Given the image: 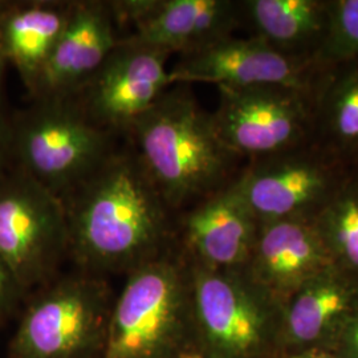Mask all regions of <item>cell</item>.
I'll return each mask as SVG.
<instances>
[{"instance_id":"cell-2","label":"cell","mask_w":358,"mask_h":358,"mask_svg":"<svg viewBox=\"0 0 358 358\" xmlns=\"http://www.w3.org/2000/svg\"><path fill=\"white\" fill-rule=\"evenodd\" d=\"M127 133L131 150L173 213L229 186L243 167L189 85L167 90Z\"/></svg>"},{"instance_id":"cell-17","label":"cell","mask_w":358,"mask_h":358,"mask_svg":"<svg viewBox=\"0 0 358 358\" xmlns=\"http://www.w3.org/2000/svg\"><path fill=\"white\" fill-rule=\"evenodd\" d=\"M250 36L276 51L321 63L329 35L328 0H241Z\"/></svg>"},{"instance_id":"cell-8","label":"cell","mask_w":358,"mask_h":358,"mask_svg":"<svg viewBox=\"0 0 358 358\" xmlns=\"http://www.w3.org/2000/svg\"><path fill=\"white\" fill-rule=\"evenodd\" d=\"M350 174V165L319 142L251 159L232 186L259 224L312 219Z\"/></svg>"},{"instance_id":"cell-12","label":"cell","mask_w":358,"mask_h":358,"mask_svg":"<svg viewBox=\"0 0 358 358\" xmlns=\"http://www.w3.org/2000/svg\"><path fill=\"white\" fill-rule=\"evenodd\" d=\"M118 27L128 40L157 50L187 55L243 27L241 0H118L112 1Z\"/></svg>"},{"instance_id":"cell-26","label":"cell","mask_w":358,"mask_h":358,"mask_svg":"<svg viewBox=\"0 0 358 358\" xmlns=\"http://www.w3.org/2000/svg\"><path fill=\"white\" fill-rule=\"evenodd\" d=\"M4 6H6V1H0V105H1V94H3V80H4V72L7 65V57H6L3 35H1V13L4 10Z\"/></svg>"},{"instance_id":"cell-28","label":"cell","mask_w":358,"mask_h":358,"mask_svg":"<svg viewBox=\"0 0 358 358\" xmlns=\"http://www.w3.org/2000/svg\"><path fill=\"white\" fill-rule=\"evenodd\" d=\"M350 171H352V176H353V178L356 179L358 185V157L350 164Z\"/></svg>"},{"instance_id":"cell-22","label":"cell","mask_w":358,"mask_h":358,"mask_svg":"<svg viewBox=\"0 0 358 358\" xmlns=\"http://www.w3.org/2000/svg\"><path fill=\"white\" fill-rule=\"evenodd\" d=\"M26 300L24 291L0 256V325L11 320Z\"/></svg>"},{"instance_id":"cell-5","label":"cell","mask_w":358,"mask_h":358,"mask_svg":"<svg viewBox=\"0 0 358 358\" xmlns=\"http://www.w3.org/2000/svg\"><path fill=\"white\" fill-rule=\"evenodd\" d=\"M187 262L195 345L213 358H268L280 345L282 304L243 269Z\"/></svg>"},{"instance_id":"cell-10","label":"cell","mask_w":358,"mask_h":358,"mask_svg":"<svg viewBox=\"0 0 358 358\" xmlns=\"http://www.w3.org/2000/svg\"><path fill=\"white\" fill-rule=\"evenodd\" d=\"M324 64L273 50L260 38H222L198 51L182 55L169 69L171 85L215 84L217 88L278 85L316 90Z\"/></svg>"},{"instance_id":"cell-21","label":"cell","mask_w":358,"mask_h":358,"mask_svg":"<svg viewBox=\"0 0 358 358\" xmlns=\"http://www.w3.org/2000/svg\"><path fill=\"white\" fill-rule=\"evenodd\" d=\"M329 1V35L321 64H358V0Z\"/></svg>"},{"instance_id":"cell-3","label":"cell","mask_w":358,"mask_h":358,"mask_svg":"<svg viewBox=\"0 0 358 358\" xmlns=\"http://www.w3.org/2000/svg\"><path fill=\"white\" fill-rule=\"evenodd\" d=\"M195 345L189 262L178 243L128 275L103 358H176Z\"/></svg>"},{"instance_id":"cell-19","label":"cell","mask_w":358,"mask_h":358,"mask_svg":"<svg viewBox=\"0 0 358 358\" xmlns=\"http://www.w3.org/2000/svg\"><path fill=\"white\" fill-rule=\"evenodd\" d=\"M315 141L349 165L358 157V64L324 65L316 92Z\"/></svg>"},{"instance_id":"cell-16","label":"cell","mask_w":358,"mask_h":358,"mask_svg":"<svg viewBox=\"0 0 358 358\" xmlns=\"http://www.w3.org/2000/svg\"><path fill=\"white\" fill-rule=\"evenodd\" d=\"M357 310L358 282L336 267L327 269L282 304L280 344L294 352L329 349Z\"/></svg>"},{"instance_id":"cell-9","label":"cell","mask_w":358,"mask_h":358,"mask_svg":"<svg viewBox=\"0 0 358 358\" xmlns=\"http://www.w3.org/2000/svg\"><path fill=\"white\" fill-rule=\"evenodd\" d=\"M217 90L213 112L217 134L244 162L315 141L317 90L260 85Z\"/></svg>"},{"instance_id":"cell-14","label":"cell","mask_w":358,"mask_h":358,"mask_svg":"<svg viewBox=\"0 0 358 358\" xmlns=\"http://www.w3.org/2000/svg\"><path fill=\"white\" fill-rule=\"evenodd\" d=\"M259 222L231 182L185 210L177 243L190 262L208 268L243 269L255 244Z\"/></svg>"},{"instance_id":"cell-11","label":"cell","mask_w":358,"mask_h":358,"mask_svg":"<svg viewBox=\"0 0 358 358\" xmlns=\"http://www.w3.org/2000/svg\"><path fill=\"white\" fill-rule=\"evenodd\" d=\"M169 56L149 45L120 40L71 100L100 128L127 131L171 85Z\"/></svg>"},{"instance_id":"cell-18","label":"cell","mask_w":358,"mask_h":358,"mask_svg":"<svg viewBox=\"0 0 358 358\" xmlns=\"http://www.w3.org/2000/svg\"><path fill=\"white\" fill-rule=\"evenodd\" d=\"M73 1H6L1 35L7 63L31 93L69 20Z\"/></svg>"},{"instance_id":"cell-1","label":"cell","mask_w":358,"mask_h":358,"mask_svg":"<svg viewBox=\"0 0 358 358\" xmlns=\"http://www.w3.org/2000/svg\"><path fill=\"white\" fill-rule=\"evenodd\" d=\"M62 201L68 257L83 272L129 275L177 244L174 213L131 149L115 150Z\"/></svg>"},{"instance_id":"cell-6","label":"cell","mask_w":358,"mask_h":358,"mask_svg":"<svg viewBox=\"0 0 358 358\" xmlns=\"http://www.w3.org/2000/svg\"><path fill=\"white\" fill-rule=\"evenodd\" d=\"M13 166L63 198L113 154L112 133L71 99L34 100L10 120Z\"/></svg>"},{"instance_id":"cell-23","label":"cell","mask_w":358,"mask_h":358,"mask_svg":"<svg viewBox=\"0 0 358 358\" xmlns=\"http://www.w3.org/2000/svg\"><path fill=\"white\" fill-rule=\"evenodd\" d=\"M340 358H358V310L346 321L328 349Z\"/></svg>"},{"instance_id":"cell-27","label":"cell","mask_w":358,"mask_h":358,"mask_svg":"<svg viewBox=\"0 0 358 358\" xmlns=\"http://www.w3.org/2000/svg\"><path fill=\"white\" fill-rule=\"evenodd\" d=\"M176 358H213L205 353L202 349H199L196 345L189 346L183 352H180Z\"/></svg>"},{"instance_id":"cell-25","label":"cell","mask_w":358,"mask_h":358,"mask_svg":"<svg viewBox=\"0 0 358 358\" xmlns=\"http://www.w3.org/2000/svg\"><path fill=\"white\" fill-rule=\"evenodd\" d=\"M287 358H340L337 357L333 352L322 348H313V349H306L300 352H294Z\"/></svg>"},{"instance_id":"cell-7","label":"cell","mask_w":358,"mask_h":358,"mask_svg":"<svg viewBox=\"0 0 358 358\" xmlns=\"http://www.w3.org/2000/svg\"><path fill=\"white\" fill-rule=\"evenodd\" d=\"M0 256L26 296L55 280L68 257L62 198L16 166L0 177Z\"/></svg>"},{"instance_id":"cell-13","label":"cell","mask_w":358,"mask_h":358,"mask_svg":"<svg viewBox=\"0 0 358 358\" xmlns=\"http://www.w3.org/2000/svg\"><path fill=\"white\" fill-rule=\"evenodd\" d=\"M112 1H73L69 20L32 92L34 100L71 99L121 40Z\"/></svg>"},{"instance_id":"cell-24","label":"cell","mask_w":358,"mask_h":358,"mask_svg":"<svg viewBox=\"0 0 358 358\" xmlns=\"http://www.w3.org/2000/svg\"><path fill=\"white\" fill-rule=\"evenodd\" d=\"M13 166V136L10 120H7L0 105V177Z\"/></svg>"},{"instance_id":"cell-20","label":"cell","mask_w":358,"mask_h":358,"mask_svg":"<svg viewBox=\"0 0 358 358\" xmlns=\"http://www.w3.org/2000/svg\"><path fill=\"white\" fill-rule=\"evenodd\" d=\"M312 222L334 267L358 282V185L352 171Z\"/></svg>"},{"instance_id":"cell-15","label":"cell","mask_w":358,"mask_h":358,"mask_svg":"<svg viewBox=\"0 0 358 358\" xmlns=\"http://www.w3.org/2000/svg\"><path fill=\"white\" fill-rule=\"evenodd\" d=\"M332 267L312 219H288L259 224L243 271L282 306L301 285Z\"/></svg>"},{"instance_id":"cell-4","label":"cell","mask_w":358,"mask_h":358,"mask_svg":"<svg viewBox=\"0 0 358 358\" xmlns=\"http://www.w3.org/2000/svg\"><path fill=\"white\" fill-rule=\"evenodd\" d=\"M113 304L103 276H57L28 299L8 358H103Z\"/></svg>"}]
</instances>
